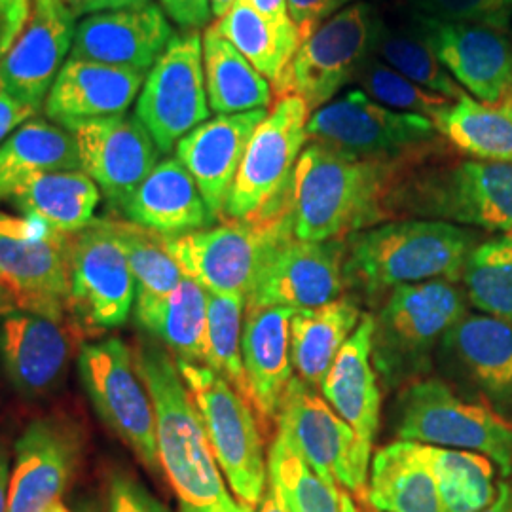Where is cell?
Returning a JSON list of instances; mask_svg holds the SVG:
<instances>
[{
    "mask_svg": "<svg viewBox=\"0 0 512 512\" xmlns=\"http://www.w3.org/2000/svg\"><path fill=\"white\" fill-rule=\"evenodd\" d=\"M133 357L154 404L158 459L179 499V512L232 511L236 501L226 492L200 410L175 357L152 342H141Z\"/></svg>",
    "mask_w": 512,
    "mask_h": 512,
    "instance_id": "cell-1",
    "label": "cell"
},
{
    "mask_svg": "<svg viewBox=\"0 0 512 512\" xmlns=\"http://www.w3.org/2000/svg\"><path fill=\"white\" fill-rule=\"evenodd\" d=\"M401 167L310 143L296 162L289 194L294 239L346 241L376 226L389 217L385 200Z\"/></svg>",
    "mask_w": 512,
    "mask_h": 512,
    "instance_id": "cell-2",
    "label": "cell"
},
{
    "mask_svg": "<svg viewBox=\"0 0 512 512\" xmlns=\"http://www.w3.org/2000/svg\"><path fill=\"white\" fill-rule=\"evenodd\" d=\"M478 236L442 220L406 219L361 230L346 239V287L376 298L404 285L463 277Z\"/></svg>",
    "mask_w": 512,
    "mask_h": 512,
    "instance_id": "cell-3",
    "label": "cell"
},
{
    "mask_svg": "<svg viewBox=\"0 0 512 512\" xmlns=\"http://www.w3.org/2000/svg\"><path fill=\"white\" fill-rule=\"evenodd\" d=\"M389 188L387 215L512 232V164L465 160L403 167Z\"/></svg>",
    "mask_w": 512,
    "mask_h": 512,
    "instance_id": "cell-4",
    "label": "cell"
},
{
    "mask_svg": "<svg viewBox=\"0 0 512 512\" xmlns=\"http://www.w3.org/2000/svg\"><path fill=\"white\" fill-rule=\"evenodd\" d=\"M467 315V294L452 281H427L391 291L374 317L372 365L387 387L421 380L444 336Z\"/></svg>",
    "mask_w": 512,
    "mask_h": 512,
    "instance_id": "cell-5",
    "label": "cell"
},
{
    "mask_svg": "<svg viewBox=\"0 0 512 512\" xmlns=\"http://www.w3.org/2000/svg\"><path fill=\"white\" fill-rule=\"evenodd\" d=\"M393 433L404 442L476 452L512 475V423L467 401L442 380L406 385L393 408Z\"/></svg>",
    "mask_w": 512,
    "mask_h": 512,
    "instance_id": "cell-6",
    "label": "cell"
},
{
    "mask_svg": "<svg viewBox=\"0 0 512 512\" xmlns=\"http://www.w3.org/2000/svg\"><path fill=\"white\" fill-rule=\"evenodd\" d=\"M200 410L211 450L239 505L255 509L268 490V458L251 403L209 366L175 357Z\"/></svg>",
    "mask_w": 512,
    "mask_h": 512,
    "instance_id": "cell-7",
    "label": "cell"
},
{
    "mask_svg": "<svg viewBox=\"0 0 512 512\" xmlns=\"http://www.w3.org/2000/svg\"><path fill=\"white\" fill-rule=\"evenodd\" d=\"M293 236L289 209L270 219L228 220L165 239V247L184 275L213 294L247 298L275 251Z\"/></svg>",
    "mask_w": 512,
    "mask_h": 512,
    "instance_id": "cell-8",
    "label": "cell"
},
{
    "mask_svg": "<svg viewBox=\"0 0 512 512\" xmlns=\"http://www.w3.org/2000/svg\"><path fill=\"white\" fill-rule=\"evenodd\" d=\"M439 135L431 118L387 109L359 90H349L311 112L308 120L310 143L380 164L420 160Z\"/></svg>",
    "mask_w": 512,
    "mask_h": 512,
    "instance_id": "cell-9",
    "label": "cell"
},
{
    "mask_svg": "<svg viewBox=\"0 0 512 512\" xmlns=\"http://www.w3.org/2000/svg\"><path fill=\"white\" fill-rule=\"evenodd\" d=\"M310 114L298 95L275 101L247 145L224 217L270 219L289 209L294 167L308 143Z\"/></svg>",
    "mask_w": 512,
    "mask_h": 512,
    "instance_id": "cell-10",
    "label": "cell"
},
{
    "mask_svg": "<svg viewBox=\"0 0 512 512\" xmlns=\"http://www.w3.org/2000/svg\"><path fill=\"white\" fill-rule=\"evenodd\" d=\"M380 12L366 0L351 2L306 38L285 76L275 84L277 97L298 95L310 112L330 103L355 82L374 55Z\"/></svg>",
    "mask_w": 512,
    "mask_h": 512,
    "instance_id": "cell-11",
    "label": "cell"
},
{
    "mask_svg": "<svg viewBox=\"0 0 512 512\" xmlns=\"http://www.w3.org/2000/svg\"><path fill=\"white\" fill-rule=\"evenodd\" d=\"M73 238L38 220L0 213V283L19 311L67 317Z\"/></svg>",
    "mask_w": 512,
    "mask_h": 512,
    "instance_id": "cell-12",
    "label": "cell"
},
{
    "mask_svg": "<svg viewBox=\"0 0 512 512\" xmlns=\"http://www.w3.org/2000/svg\"><path fill=\"white\" fill-rule=\"evenodd\" d=\"M78 370L101 420L147 469L158 471L154 404L128 344L120 338H107L82 346Z\"/></svg>",
    "mask_w": 512,
    "mask_h": 512,
    "instance_id": "cell-13",
    "label": "cell"
},
{
    "mask_svg": "<svg viewBox=\"0 0 512 512\" xmlns=\"http://www.w3.org/2000/svg\"><path fill=\"white\" fill-rule=\"evenodd\" d=\"M277 435L287 440L327 484L366 499L370 463L325 397L298 376L291 380L277 414Z\"/></svg>",
    "mask_w": 512,
    "mask_h": 512,
    "instance_id": "cell-14",
    "label": "cell"
},
{
    "mask_svg": "<svg viewBox=\"0 0 512 512\" xmlns=\"http://www.w3.org/2000/svg\"><path fill=\"white\" fill-rule=\"evenodd\" d=\"M135 116L162 154L209 120L211 107L203 73V38L198 31L173 35L148 71Z\"/></svg>",
    "mask_w": 512,
    "mask_h": 512,
    "instance_id": "cell-15",
    "label": "cell"
},
{
    "mask_svg": "<svg viewBox=\"0 0 512 512\" xmlns=\"http://www.w3.org/2000/svg\"><path fill=\"white\" fill-rule=\"evenodd\" d=\"M135 296V279L112 219H93L73 238V317L86 329H116L128 321Z\"/></svg>",
    "mask_w": 512,
    "mask_h": 512,
    "instance_id": "cell-16",
    "label": "cell"
},
{
    "mask_svg": "<svg viewBox=\"0 0 512 512\" xmlns=\"http://www.w3.org/2000/svg\"><path fill=\"white\" fill-rule=\"evenodd\" d=\"M84 338L76 317L14 311L0 325V359L21 395L46 397L63 384Z\"/></svg>",
    "mask_w": 512,
    "mask_h": 512,
    "instance_id": "cell-17",
    "label": "cell"
},
{
    "mask_svg": "<svg viewBox=\"0 0 512 512\" xmlns=\"http://www.w3.org/2000/svg\"><path fill=\"white\" fill-rule=\"evenodd\" d=\"M76 14L63 0H31L29 19L0 59V88L29 109H42L73 48Z\"/></svg>",
    "mask_w": 512,
    "mask_h": 512,
    "instance_id": "cell-18",
    "label": "cell"
},
{
    "mask_svg": "<svg viewBox=\"0 0 512 512\" xmlns=\"http://www.w3.org/2000/svg\"><path fill=\"white\" fill-rule=\"evenodd\" d=\"M408 18L463 90L484 103L512 97V44L501 31L416 12Z\"/></svg>",
    "mask_w": 512,
    "mask_h": 512,
    "instance_id": "cell-19",
    "label": "cell"
},
{
    "mask_svg": "<svg viewBox=\"0 0 512 512\" xmlns=\"http://www.w3.org/2000/svg\"><path fill=\"white\" fill-rule=\"evenodd\" d=\"M346 241H285L256 279L245 306L311 310L342 298Z\"/></svg>",
    "mask_w": 512,
    "mask_h": 512,
    "instance_id": "cell-20",
    "label": "cell"
},
{
    "mask_svg": "<svg viewBox=\"0 0 512 512\" xmlns=\"http://www.w3.org/2000/svg\"><path fill=\"white\" fill-rule=\"evenodd\" d=\"M69 131L76 139L84 171L114 207L122 209L160 164L162 152L137 116L99 118L76 124Z\"/></svg>",
    "mask_w": 512,
    "mask_h": 512,
    "instance_id": "cell-21",
    "label": "cell"
},
{
    "mask_svg": "<svg viewBox=\"0 0 512 512\" xmlns=\"http://www.w3.org/2000/svg\"><path fill=\"white\" fill-rule=\"evenodd\" d=\"M82 437L78 427L61 418L33 421L16 442L6 512H44L73 480Z\"/></svg>",
    "mask_w": 512,
    "mask_h": 512,
    "instance_id": "cell-22",
    "label": "cell"
},
{
    "mask_svg": "<svg viewBox=\"0 0 512 512\" xmlns=\"http://www.w3.org/2000/svg\"><path fill=\"white\" fill-rule=\"evenodd\" d=\"M266 114L268 109L219 114L190 131L175 147L177 160L198 184L215 220L224 217L247 145Z\"/></svg>",
    "mask_w": 512,
    "mask_h": 512,
    "instance_id": "cell-23",
    "label": "cell"
},
{
    "mask_svg": "<svg viewBox=\"0 0 512 512\" xmlns=\"http://www.w3.org/2000/svg\"><path fill=\"white\" fill-rule=\"evenodd\" d=\"M173 38L160 4L101 12L82 19L74 31L71 59L150 71Z\"/></svg>",
    "mask_w": 512,
    "mask_h": 512,
    "instance_id": "cell-24",
    "label": "cell"
},
{
    "mask_svg": "<svg viewBox=\"0 0 512 512\" xmlns=\"http://www.w3.org/2000/svg\"><path fill=\"white\" fill-rule=\"evenodd\" d=\"M148 71L97 61L67 59L44 101V112L61 128L126 114Z\"/></svg>",
    "mask_w": 512,
    "mask_h": 512,
    "instance_id": "cell-25",
    "label": "cell"
},
{
    "mask_svg": "<svg viewBox=\"0 0 512 512\" xmlns=\"http://www.w3.org/2000/svg\"><path fill=\"white\" fill-rule=\"evenodd\" d=\"M283 306H245L241 357L249 403L264 425L277 423L285 391L293 380L291 319Z\"/></svg>",
    "mask_w": 512,
    "mask_h": 512,
    "instance_id": "cell-26",
    "label": "cell"
},
{
    "mask_svg": "<svg viewBox=\"0 0 512 512\" xmlns=\"http://www.w3.org/2000/svg\"><path fill=\"white\" fill-rule=\"evenodd\" d=\"M372 336L374 315L368 313L340 349L321 385L325 401L351 427L359 454L368 463L380 431L382 404L378 372L372 365Z\"/></svg>",
    "mask_w": 512,
    "mask_h": 512,
    "instance_id": "cell-27",
    "label": "cell"
},
{
    "mask_svg": "<svg viewBox=\"0 0 512 512\" xmlns=\"http://www.w3.org/2000/svg\"><path fill=\"white\" fill-rule=\"evenodd\" d=\"M440 357L495 406L512 410V325L467 313L440 344Z\"/></svg>",
    "mask_w": 512,
    "mask_h": 512,
    "instance_id": "cell-28",
    "label": "cell"
},
{
    "mask_svg": "<svg viewBox=\"0 0 512 512\" xmlns=\"http://www.w3.org/2000/svg\"><path fill=\"white\" fill-rule=\"evenodd\" d=\"M122 211L129 222L167 238L205 230L215 222L198 184L177 158L156 165Z\"/></svg>",
    "mask_w": 512,
    "mask_h": 512,
    "instance_id": "cell-29",
    "label": "cell"
},
{
    "mask_svg": "<svg viewBox=\"0 0 512 512\" xmlns=\"http://www.w3.org/2000/svg\"><path fill=\"white\" fill-rule=\"evenodd\" d=\"M366 501L378 512H444L418 442H393L370 461Z\"/></svg>",
    "mask_w": 512,
    "mask_h": 512,
    "instance_id": "cell-30",
    "label": "cell"
},
{
    "mask_svg": "<svg viewBox=\"0 0 512 512\" xmlns=\"http://www.w3.org/2000/svg\"><path fill=\"white\" fill-rule=\"evenodd\" d=\"M55 171H84L69 129L31 118L0 145V202L12 200L31 179Z\"/></svg>",
    "mask_w": 512,
    "mask_h": 512,
    "instance_id": "cell-31",
    "label": "cell"
},
{
    "mask_svg": "<svg viewBox=\"0 0 512 512\" xmlns=\"http://www.w3.org/2000/svg\"><path fill=\"white\" fill-rule=\"evenodd\" d=\"M207 298L209 291L196 279L184 275L173 293L135 296V317L175 357L203 365L207 349Z\"/></svg>",
    "mask_w": 512,
    "mask_h": 512,
    "instance_id": "cell-32",
    "label": "cell"
},
{
    "mask_svg": "<svg viewBox=\"0 0 512 512\" xmlns=\"http://www.w3.org/2000/svg\"><path fill=\"white\" fill-rule=\"evenodd\" d=\"M361 319L363 313L349 298H338L311 310L294 311L291 357L298 378L321 391L330 366Z\"/></svg>",
    "mask_w": 512,
    "mask_h": 512,
    "instance_id": "cell-33",
    "label": "cell"
},
{
    "mask_svg": "<svg viewBox=\"0 0 512 512\" xmlns=\"http://www.w3.org/2000/svg\"><path fill=\"white\" fill-rule=\"evenodd\" d=\"M101 190L86 171L44 173L12 196L21 215L74 236L93 222Z\"/></svg>",
    "mask_w": 512,
    "mask_h": 512,
    "instance_id": "cell-34",
    "label": "cell"
},
{
    "mask_svg": "<svg viewBox=\"0 0 512 512\" xmlns=\"http://www.w3.org/2000/svg\"><path fill=\"white\" fill-rule=\"evenodd\" d=\"M431 120L461 152L484 162L512 164V97L484 103L465 93L437 110Z\"/></svg>",
    "mask_w": 512,
    "mask_h": 512,
    "instance_id": "cell-35",
    "label": "cell"
},
{
    "mask_svg": "<svg viewBox=\"0 0 512 512\" xmlns=\"http://www.w3.org/2000/svg\"><path fill=\"white\" fill-rule=\"evenodd\" d=\"M203 73L209 107L217 114L268 109L274 90L270 80L239 54L215 25L203 33Z\"/></svg>",
    "mask_w": 512,
    "mask_h": 512,
    "instance_id": "cell-36",
    "label": "cell"
},
{
    "mask_svg": "<svg viewBox=\"0 0 512 512\" xmlns=\"http://www.w3.org/2000/svg\"><path fill=\"white\" fill-rule=\"evenodd\" d=\"M215 27L258 73L272 82V88L285 76L302 44L293 23H275L258 12L251 0H236V4L217 19Z\"/></svg>",
    "mask_w": 512,
    "mask_h": 512,
    "instance_id": "cell-37",
    "label": "cell"
},
{
    "mask_svg": "<svg viewBox=\"0 0 512 512\" xmlns=\"http://www.w3.org/2000/svg\"><path fill=\"white\" fill-rule=\"evenodd\" d=\"M268 484L285 512H359L348 492L327 484L277 433L268 452Z\"/></svg>",
    "mask_w": 512,
    "mask_h": 512,
    "instance_id": "cell-38",
    "label": "cell"
},
{
    "mask_svg": "<svg viewBox=\"0 0 512 512\" xmlns=\"http://www.w3.org/2000/svg\"><path fill=\"white\" fill-rule=\"evenodd\" d=\"M420 446L421 456L435 476L444 512H480L494 501L497 488L492 459L467 450Z\"/></svg>",
    "mask_w": 512,
    "mask_h": 512,
    "instance_id": "cell-39",
    "label": "cell"
},
{
    "mask_svg": "<svg viewBox=\"0 0 512 512\" xmlns=\"http://www.w3.org/2000/svg\"><path fill=\"white\" fill-rule=\"evenodd\" d=\"M374 55L397 73L420 84L421 88L440 93L450 101L465 95V90L444 69L439 57L425 42V38L421 37L410 18L404 23H393L380 14Z\"/></svg>",
    "mask_w": 512,
    "mask_h": 512,
    "instance_id": "cell-40",
    "label": "cell"
},
{
    "mask_svg": "<svg viewBox=\"0 0 512 512\" xmlns=\"http://www.w3.org/2000/svg\"><path fill=\"white\" fill-rule=\"evenodd\" d=\"M461 279L476 310L512 325V236L476 245Z\"/></svg>",
    "mask_w": 512,
    "mask_h": 512,
    "instance_id": "cell-41",
    "label": "cell"
},
{
    "mask_svg": "<svg viewBox=\"0 0 512 512\" xmlns=\"http://www.w3.org/2000/svg\"><path fill=\"white\" fill-rule=\"evenodd\" d=\"M245 298L213 294L207 298V349L205 363L249 401L247 378L241 357Z\"/></svg>",
    "mask_w": 512,
    "mask_h": 512,
    "instance_id": "cell-42",
    "label": "cell"
},
{
    "mask_svg": "<svg viewBox=\"0 0 512 512\" xmlns=\"http://www.w3.org/2000/svg\"><path fill=\"white\" fill-rule=\"evenodd\" d=\"M112 224L128 256L137 296L173 293L183 281L184 272L167 251L164 236L129 220L112 219Z\"/></svg>",
    "mask_w": 512,
    "mask_h": 512,
    "instance_id": "cell-43",
    "label": "cell"
},
{
    "mask_svg": "<svg viewBox=\"0 0 512 512\" xmlns=\"http://www.w3.org/2000/svg\"><path fill=\"white\" fill-rule=\"evenodd\" d=\"M355 82L370 99L399 112H414L431 118L437 110L450 103L448 97L421 88L420 84L385 65L376 55L366 61Z\"/></svg>",
    "mask_w": 512,
    "mask_h": 512,
    "instance_id": "cell-44",
    "label": "cell"
},
{
    "mask_svg": "<svg viewBox=\"0 0 512 512\" xmlns=\"http://www.w3.org/2000/svg\"><path fill=\"white\" fill-rule=\"evenodd\" d=\"M412 12L427 18L471 23L507 31L512 23V0H406Z\"/></svg>",
    "mask_w": 512,
    "mask_h": 512,
    "instance_id": "cell-45",
    "label": "cell"
},
{
    "mask_svg": "<svg viewBox=\"0 0 512 512\" xmlns=\"http://www.w3.org/2000/svg\"><path fill=\"white\" fill-rule=\"evenodd\" d=\"M109 512H169L147 488L124 473H118L110 482Z\"/></svg>",
    "mask_w": 512,
    "mask_h": 512,
    "instance_id": "cell-46",
    "label": "cell"
},
{
    "mask_svg": "<svg viewBox=\"0 0 512 512\" xmlns=\"http://www.w3.org/2000/svg\"><path fill=\"white\" fill-rule=\"evenodd\" d=\"M353 0H287V12L302 42Z\"/></svg>",
    "mask_w": 512,
    "mask_h": 512,
    "instance_id": "cell-47",
    "label": "cell"
},
{
    "mask_svg": "<svg viewBox=\"0 0 512 512\" xmlns=\"http://www.w3.org/2000/svg\"><path fill=\"white\" fill-rule=\"evenodd\" d=\"M165 16L184 31L207 27L213 18L211 0H160Z\"/></svg>",
    "mask_w": 512,
    "mask_h": 512,
    "instance_id": "cell-48",
    "label": "cell"
},
{
    "mask_svg": "<svg viewBox=\"0 0 512 512\" xmlns=\"http://www.w3.org/2000/svg\"><path fill=\"white\" fill-rule=\"evenodd\" d=\"M31 12V0H0V59L12 48Z\"/></svg>",
    "mask_w": 512,
    "mask_h": 512,
    "instance_id": "cell-49",
    "label": "cell"
},
{
    "mask_svg": "<svg viewBox=\"0 0 512 512\" xmlns=\"http://www.w3.org/2000/svg\"><path fill=\"white\" fill-rule=\"evenodd\" d=\"M35 114V110L25 107L18 99L0 88V145L12 135V131L31 120Z\"/></svg>",
    "mask_w": 512,
    "mask_h": 512,
    "instance_id": "cell-50",
    "label": "cell"
},
{
    "mask_svg": "<svg viewBox=\"0 0 512 512\" xmlns=\"http://www.w3.org/2000/svg\"><path fill=\"white\" fill-rule=\"evenodd\" d=\"M150 4V0H82L78 16L80 14H101V12H116V10H131V8H143Z\"/></svg>",
    "mask_w": 512,
    "mask_h": 512,
    "instance_id": "cell-51",
    "label": "cell"
},
{
    "mask_svg": "<svg viewBox=\"0 0 512 512\" xmlns=\"http://www.w3.org/2000/svg\"><path fill=\"white\" fill-rule=\"evenodd\" d=\"M251 4L258 12H262L266 18L272 19L275 23H281V25L293 23L287 12V0H251Z\"/></svg>",
    "mask_w": 512,
    "mask_h": 512,
    "instance_id": "cell-52",
    "label": "cell"
},
{
    "mask_svg": "<svg viewBox=\"0 0 512 512\" xmlns=\"http://www.w3.org/2000/svg\"><path fill=\"white\" fill-rule=\"evenodd\" d=\"M480 512H512V482H501L494 501Z\"/></svg>",
    "mask_w": 512,
    "mask_h": 512,
    "instance_id": "cell-53",
    "label": "cell"
},
{
    "mask_svg": "<svg viewBox=\"0 0 512 512\" xmlns=\"http://www.w3.org/2000/svg\"><path fill=\"white\" fill-rule=\"evenodd\" d=\"M8 494H10V469H8V459L0 450V512L8 511Z\"/></svg>",
    "mask_w": 512,
    "mask_h": 512,
    "instance_id": "cell-54",
    "label": "cell"
},
{
    "mask_svg": "<svg viewBox=\"0 0 512 512\" xmlns=\"http://www.w3.org/2000/svg\"><path fill=\"white\" fill-rule=\"evenodd\" d=\"M258 512H285L279 497L275 495L274 488L268 484V490L262 497V501L258 503Z\"/></svg>",
    "mask_w": 512,
    "mask_h": 512,
    "instance_id": "cell-55",
    "label": "cell"
},
{
    "mask_svg": "<svg viewBox=\"0 0 512 512\" xmlns=\"http://www.w3.org/2000/svg\"><path fill=\"white\" fill-rule=\"evenodd\" d=\"M14 311H19L16 298L0 283V317H6L10 313H14Z\"/></svg>",
    "mask_w": 512,
    "mask_h": 512,
    "instance_id": "cell-56",
    "label": "cell"
},
{
    "mask_svg": "<svg viewBox=\"0 0 512 512\" xmlns=\"http://www.w3.org/2000/svg\"><path fill=\"white\" fill-rule=\"evenodd\" d=\"M236 4V0H211V12L213 18L220 19L232 6Z\"/></svg>",
    "mask_w": 512,
    "mask_h": 512,
    "instance_id": "cell-57",
    "label": "cell"
},
{
    "mask_svg": "<svg viewBox=\"0 0 512 512\" xmlns=\"http://www.w3.org/2000/svg\"><path fill=\"white\" fill-rule=\"evenodd\" d=\"M71 10H73L74 14H76V18H78V10H80V4H82V0H63Z\"/></svg>",
    "mask_w": 512,
    "mask_h": 512,
    "instance_id": "cell-58",
    "label": "cell"
},
{
    "mask_svg": "<svg viewBox=\"0 0 512 512\" xmlns=\"http://www.w3.org/2000/svg\"><path fill=\"white\" fill-rule=\"evenodd\" d=\"M44 512H71L61 501H57V503H54L50 509H46Z\"/></svg>",
    "mask_w": 512,
    "mask_h": 512,
    "instance_id": "cell-59",
    "label": "cell"
},
{
    "mask_svg": "<svg viewBox=\"0 0 512 512\" xmlns=\"http://www.w3.org/2000/svg\"><path fill=\"white\" fill-rule=\"evenodd\" d=\"M230 512H253V509H249V507H243V505L236 503V507H234V509H232Z\"/></svg>",
    "mask_w": 512,
    "mask_h": 512,
    "instance_id": "cell-60",
    "label": "cell"
},
{
    "mask_svg": "<svg viewBox=\"0 0 512 512\" xmlns=\"http://www.w3.org/2000/svg\"><path fill=\"white\" fill-rule=\"evenodd\" d=\"M82 512H97V511H93V509H84V511Z\"/></svg>",
    "mask_w": 512,
    "mask_h": 512,
    "instance_id": "cell-61",
    "label": "cell"
}]
</instances>
